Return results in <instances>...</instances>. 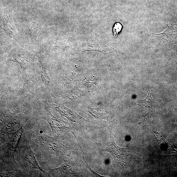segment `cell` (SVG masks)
I'll return each mask as SVG.
<instances>
[{
	"label": "cell",
	"mask_w": 177,
	"mask_h": 177,
	"mask_svg": "<svg viewBox=\"0 0 177 177\" xmlns=\"http://www.w3.org/2000/svg\"><path fill=\"white\" fill-rule=\"evenodd\" d=\"M72 169L71 166L67 162H65L60 167L52 170L53 172H60L62 174H71Z\"/></svg>",
	"instance_id": "6"
},
{
	"label": "cell",
	"mask_w": 177,
	"mask_h": 177,
	"mask_svg": "<svg viewBox=\"0 0 177 177\" xmlns=\"http://www.w3.org/2000/svg\"><path fill=\"white\" fill-rule=\"evenodd\" d=\"M23 132L22 127L16 132L9 134L7 144V148L10 154H14Z\"/></svg>",
	"instance_id": "5"
},
{
	"label": "cell",
	"mask_w": 177,
	"mask_h": 177,
	"mask_svg": "<svg viewBox=\"0 0 177 177\" xmlns=\"http://www.w3.org/2000/svg\"><path fill=\"white\" fill-rule=\"evenodd\" d=\"M36 142L37 146L47 153L57 155L60 151L61 146L57 141L44 134L38 136Z\"/></svg>",
	"instance_id": "1"
},
{
	"label": "cell",
	"mask_w": 177,
	"mask_h": 177,
	"mask_svg": "<svg viewBox=\"0 0 177 177\" xmlns=\"http://www.w3.org/2000/svg\"><path fill=\"white\" fill-rule=\"evenodd\" d=\"M1 23L2 28L11 37L16 38L18 36L12 20L6 14H3L1 17Z\"/></svg>",
	"instance_id": "4"
},
{
	"label": "cell",
	"mask_w": 177,
	"mask_h": 177,
	"mask_svg": "<svg viewBox=\"0 0 177 177\" xmlns=\"http://www.w3.org/2000/svg\"><path fill=\"white\" fill-rule=\"evenodd\" d=\"M11 60L18 63L21 66L22 68L23 69L27 68L29 66L28 61L19 57V56H13L11 58Z\"/></svg>",
	"instance_id": "7"
},
{
	"label": "cell",
	"mask_w": 177,
	"mask_h": 177,
	"mask_svg": "<svg viewBox=\"0 0 177 177\" xmlns=\"http://www.w3.org/2000/svg\"><path fill=\"white\" fill-rule=\"evenodd\" d=\"M24 152L23 160L26 168L30 171L33 169H36L43 172L39 166L34 154L31 149L30 148H26Z\"/></svg>",
	"instance_id": "3"
},
{
	"label": "cell",
	"mask_w": 177,
	"mask_h": 177,
	"mask_svg": "<svg viewBox=\"0 0 177 177\" xmlns=\"http://www.w3.org/2000/svg\"><path fill=\"white\" fill-rule=\"evenodd\" d=\"M43 119L49 124L53 135L57 136L60 133L66 130L63 122L53 117L50 112L44 115Z\"/></svg>",
	"instance_id": "2"
},
{
	"label": "cell",
	"mask_w": 177,
	"mask_h": 177,
	"mask_svg": "<svg viewBox=\"0 0 177 177\" xmlns=\"http://www.w3.org/2000/svg\"><path fill=\"white\" fill-rule=\"evenodd\" d=\"M122 28V26L120 23H118L115 24L113 29L114 37H116L117 36L121 31Z\"/></svg>",
	"instance_id": "9"
},
{
	"label": "cell",
	"mask_w": 177,
	"mask_h": 177,
	"mask_svg": "<svg viewBox=\"0 0 177 177\" xmlns=\"http://www.w3.org/2000/svg\"><path fill=\"white\" fill-rule=\"evenodd\" d=\"M39 62L42 64V71L41 76L42 79L44 82L48 83H50V78L47 73L46 68L45 65L44 63L42 62L41 60H38Z\"/></svg>",
	"instance_id": "8"
}]
</instances>
